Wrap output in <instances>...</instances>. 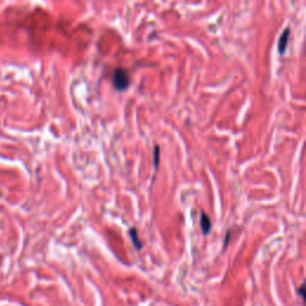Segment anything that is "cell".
I'll return each instance as SVG.
<instances>
[{
    "label": "cell",
    "instance_id": "obj_2",
    "mask_svg": "<svg viewBox=\"0 0 306 306\" xmlns=\"http://www.w3.org/2000/svg\"><path fill=\"white\" fill-rule=\"evenodd\" d=\"M289 35H291V29L287 27L285 30L282 31L281 34L280 38H279V42H277V49H279V53L281 55L285 54L286 49H287V44L289 41Z\"/></svg>",
    "mask_w": 306,
    "mask_h": 306
},
{
    "label": "cell",
    "instance_id": "obj_5",
    "mask_svg": "<svg viewBox=\"0 0 306 306\" xmlns=\"http://www.w3.org/2000/svg\"><path fill=\"white\" fill-rule=\"evenodd\" d=\"M153 155H154V160H153V163H154V168L157 169L158 164H159V146H158V145H155L154 146V152H153Z\"/></svg>",
    "mask_w": 306,
    "mask_h": 306
},
{
    "label": "cell",
    "instance_id": "obj_3",
    "mask_svg": "<svg viewBox=\"0 0 306 306\" xmlns=\"http://www.w3.org/2000/svg\"><path fill=\"white\" fill-rule=\"evenodd\" d=\"M200 225H201V230L204 235H208L212 230V221H211L210 216L205 212L201 213V220H200Z\"/></svg>",
    "mask_w": 306,
    "mask_h": 306
},
{
    "label": "cell",
    "instance_id": "obj_6",
    "mask_svg": "<svg viewBox=\"0 0 306 306\" xmlns=\"http://www.w3.org/2000/svg\"><path fill=\"white\" fill-rule=\"evenodd\" d=\"M303 288H304V285H302V286H300L299 291H298V292H299V294H300V296H303Z\"/></svg>",
    "mask_w": 306,
    "mask_h": 306
},
{
    "label": "cell",
    "instance_id": "obj_1",
    "mask_svg": "<svg viewBox=\"0 0 306 306\" xmlns=\"http://www.w3.org/2000/svg\"><path fill=\"white\" fill-rule=\"evenodd\" d=\"M129 84H130V78H129V74H128L127 69L116 68L113 74L114 89L118 91H124V90H127Z\"/></svg>",
    "mask_w": 306,
    "mask_h": 306
},
{
    "label": "cell",
    "instance_id": "obj_4",
    "mask_svg": "<svg viewBox=\"0 0 306 306\" xmlns=\"http://www.w3.org/2000/svg\"><path fill=\"white\" fill-rule=\"evenodd\" d=\"M129 236H130V238H132V242H133V244H134V246L136 247V250H140L141 246H143V244H141V242L139 241L138 231H136L135 227H130Z\"/></svg>",
    "mask_w": 306,
    "mask_h": 306
}]
</instances>
